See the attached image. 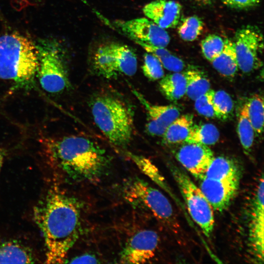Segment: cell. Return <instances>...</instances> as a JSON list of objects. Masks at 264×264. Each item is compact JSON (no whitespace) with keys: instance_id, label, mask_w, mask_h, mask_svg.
Here are the masks:
<instances>
[{"instance_id":"cell-30","label":"cell","mask_w":264,"mask_h":264,"mask_svg":"<svg viewBox=\"0 0 264 264\" xmlns=\"http://www.w3.org/2000/svg\"><path fill=\"white\" fill-rule=\"evenodd\" d=\"M224 39L216 34H209L200 43L202 53L204 57L211 62L223 50Z\"/></svg>"},{"instance_id":"cell-28","label":"cell","mask_w":264,"mask_h":264,"mask_svg":"<svg viewBox=\"0 0 264 264\" xmlns=\"http://www.w3.org/2000/svg\"><path fill=\"white\" fill-rule=\"evenodd\" d=\"M203 28L204 22L201 19L193 15L183 19L178 27V34L183 41L192 42L200 35Z\"/></svg>"},{"instance_id":"cell-12","label":"cell","mask_w":264,"mask_h":264,"mask_svg":"<svg viewBox=\"0 0 264 264\" xmlns=\"http://www.w3.org/2000/svg\"><path fill=\"white\" fill-rule=\"evenodd\" d=\"M264 176L262 175L251 204L248 240L251 251L256 260L264 262Z\"/></svg>"},{"instance_id":"cell-22","label":"cell","mask_w":264,"mask_h":264,"mask_svg":"<svg viewBox=\"0 0 264 264\" xmlns=\"http://www.w3.org/2000/svg\"><path fill=\"white\" fill-rule=\"evenodd\" d=\"M184 74L186 80V94L191 100H195L211 89L209 79L201 71L190 68Z\"/></svg>"},{"instance_id":"cell-16","label":"cell","mask_w":264,"mask_h":264,"mask_svg":"<svg viewBox=\"0 0 264 264\" xmlns=\"http://www.w3.org/2000/svg\"><path fill=\"white\" fill-rule=\"evenodd\" d=\"M144 15L160 27L175 28L179 23L182 14V6L173 0H154L143 8Z\"/></svg>"},{"instance_id":"cell-34","label":"cell","mask_w":264,"mask_h":264,"mask_svg":"<svg viewBox=\"0 0 264 264\" xmlns=\"http://www.w3.org/2000/svg\"><path fill=\"white\" fill-rule=\"evenodd\" d=\"M67 263L70 264H97L99 263V262L94 255L85 254L75 257Z\"/></svg>"},{"instance_id":"cell-13","label":"cell","mask_w":264,"mask_h":264,"mask_svg":"<svg viewBox=\"0 0 264 264\" xmlns=\"http://www.w3.org/2000/svg\"><path fill=\"white\" fill-rule=\"evenodd\" d=\"M240 179L216 180L202 177L198 179V187L214 211L221 212L228 207L235 196Z\"/></svg>"},{"instance_id":"cell-9","label":"cell","mask_w":264,"mask_h":264,"mask_svg":"<svg viewBox=\"0 0 264 264\" xmlns=\"http://www.w3.org/2000/svg\"><path fill=\"white\" fill-rule=\"evenodd\" d=\"M238 68L249 73L262 65L260 55L264 48L263 35L256 26L247 25L235 32L233 40Z\"/></svg>"},{"instance_id":"cell-20","label":"cell","mask_w":264,"mask_h":264,"mask_svg":"<svg viewBox=\"0 0 264 264\" xmlns=\"http://www.w3.org/2000/svg\"><path fill=\"white\" fill-rule=\"evenodd\" d=\"M159 88L169 100H179L186 92V80L184 73L175 72L163 77L159 82Z\"/></svg>"},{"instance_id":"cell-24","label":"cell","mask_w":264,"mask_h":264,"mask_svg":"<svg viewBox=\"0 0 264 264\" xmlns=\"http://www.w3.org/2000/svg\"><path fill=\"white\" fill-rule=\"evenodd\" d=\"M142 47L148 53L154 55L160 62L163 67L169 71L181 72L185 67L184 61L172 54L165 47L144 45Z\"/></svg>"},{"instance_id":"cell-1","label":"cell","mask_w":264,"mask_h":264,"mask_svg":"<svg viewBox=\"0 0 264 264\" xmlns=\"http://www.w3.org/2000/svg\"><path fill=\"white\" fill-rule=\"evenodd\" d=\"M34 217L44 238L45 263H64L80 234L79 202L53 187L35 208Z\"/></svg>"},{"instance_id":"cell-32","label":"cell","mask_w":264,"mask_h":264,"mask_svg":"<svg viewBox=\"0 0 264 264\" xmlns=\"http://www.w3.org/2000/svg\"><path fill=\"white\" fill-rule=\"evenodd\" d=\"M214 91V90L210 89L194 100L195 108L200 115L208 118L216 117L212 103Z\"/></svg>"},{"instance_id":"cell-23","label":"cell","mask_w":264,"mask_h":264,"mask_svg":"<svg viewBox=\"0 0 264 264\" xmlns=\"http://www.w3.org/2000/svg\"><path fill=\"white\" fill-rule=\"evenodd\" d=\"M219 137V131L212 124L193 125L184 142L196 143L208 146L215 144Z\"/></svg>"},{"instance_id":"cell-27","label":"cell","mask_w":264,"mask_h":264,"mask_svg":"<svg viewBox=\"0 0 264 264\" xmlns=\"http://www.w3.org/2000/svg\"><path fill=\"white\" fill-rule=\"evenodd\" d=\"M237 132L242 147L245 151L248 152L253 145L255 132L248 117L245 104L240 111Z\"/></svg>"},{"instance_id":"cell-11","label":"cell","mask_w":264,"mask_h":264,"mask_svg":"<svg viewBox=\"0 0 264 264\" xmlns=\"http://www.w3.org/2000/svg\"><path fill=\"white\" fill-rule=\"evenodd\" d=\"M159 242L157 233L150 229L138 231L131 237L120 254L122 264H144L155 256Z\"/></svg>"},{"instance_id":"cell-15","label":"cell","mask_w":264,"mask_h":264,"mask_svg":"<svg viewBox=\"0 0 264 264\" xmlns=\"http://www.w3.org/2000/svg\"><path fill=\"white\" fill-rule=\"evenodd\" d=\"M175 155L179 162L198 179L203 176L214 157L213 152L208 146L186 142L176 150Z\"/></svg>"},{"instance_id":"cell-10","label":"cell","mask_w":264,"mask_h":264,"mask_svg":"<svg viewBox=\"0 0 264 264\" xmlns=\"http://www.w3.org/2000/svg\"><path fill=\"white\" fill-rule=\"evenodd\" d=\"M115 23L121 32L141 46L150 45L166 47L170 42L165 29L145 18L118 21Z\"/></svg>"},{"instance_id":"cell-6","label":"cell","mask_w":264,"mask_h":264,"mask_svg":"<svg viewBox=\"0 0 264 264\" xmlns=\"http://www.w3.org/2000/svg\"><path fill=\"white\" fill-rule=\"evenodd\" d=\"M92 65L98 74L107 79L121 75L132 76L137 71V56L134 50L126 44L106 42L93 51Z\"/></svg>"},{"instance_id":"cell-18","label":"cell","mask_w":264,"mask_h":264,"mask_svg":"<svg viewBox=\"0 0 264 264\" xmlns=\"http://www.w3.org/2000/svg\"><path fill=\"white\" fill-rule=\"evenodd\" d=\"M241 176L240 167L235 160L228 157L219 156H214L201 177L223 180L241 178Z\"/></svg>"},{"instance_id":"cell-36","label":"cell","mask_w":264,"mask_h":264,"mask_svg":"<svg viewBox=\"0 0 264 264\" xmlns=\"http://www.w3.org/2000/svg\"><path fill=\"white\" fill-rule=\"evenodd\" d=\"M204 4H208L211 3L212 0H194Z\"/></svg>"},{"instance_id":"cell-35","label":"cell","mask_w":264,"mask_h":264,"mask_svg":"<svg viewBox=\"0 0 264 264\" xmlns=\"http://www.w3.org/2000/svg\"><path fill=\"white\" fill-rule=\"evenodd\" d=\"M4 161V154L2 149L0 148V173L1 168L2 167L3 163Z\"/></svg>"},{"instance_id":"cell-17","label":"cell","mask_w":264,"mask_h":264,"mask_svg":"<svg viewBox=\"0 0 264 264\" xmlns=\"http://www.w3.org/2000/svg\"><path fill=\"white\" fill-rule=\"evenodd\" d=\"M36 261L30 248L20 242H0V264H32Z\"/></svg>"},{"instance_id":"cell-31","label":"cell","mask_w":264,"mask_h":264,"mask_svg":"<svg viewBox=\"0 0 264 264\" xmlns=\"http://www.w3.org/2000/svg\"><path fill=\"white\" fill-rule=\"evenodd\" d=\"M142 68L144 75L151 80L161 79L164 77V71L161 63L151 53L148 52L144 54Z\"/></svg>"},{"instance_id":"cell-26","label":"cell","mask_w":264,"mask_h":264,"mask_svg":"<svg viewBox=\"0 0 264 264\" xmlns=\"http://www.w3.org/2000/svg\"><path fill=\"white\" fill-rule=\"evenodd\" d=\"M248 117L257 134H261L264 128V99L261 95L255 94L245 104Z\"/></svg>"},{"instance_id":"cell-19","label":"cell","mask_w":264,"mask_h":264,"mask_svg":"<svg viewBox=\"0 0 264 264\" xmlns=\"http://www.w3.org/2000/svg\"><path fill=\"white\" fill-rule=\"evenodd\" d=\"M224 42L223 50L211 63L220 75L233 77L239 69L235 45L233 41L230 39H225Z\"/></svg>"},{"instance_id":"cell-25","label":"cell","mask_w":264,"mask_h":264,"mask_svg":"<svg viewBox=\"0 0 264 264\" xmlns=\"http://www.w3.org/2000/svg\"><path fill=\"white\" fill-rule=\"evenodd\" d=\"M126 154L143 173L164 190H170L158 169L149 158L128 152Z\"/></svg>"},{"instance_id":"cell-7","label":"cell","mask_w":264,"mask_h":264,"mask_svg":"<svg viewBox=\"0 0 264 264\" xmlns=\"http://www.w3.org/2000/svg\"><path fill=\"white\" fill-rule=\"evenodd\" d=\"M38 52V75L42 88L51 93H58L68 88L69 79L61 46L52 41L36 44Z\"/></svg>"},{"instance_id":"cell-2","label":"cell","mask_w":264,"mask_h":264,"mask_svg":"<svg viewBox=\"0 0 264 264\" xmlns=\"http://www.w3.org/2000/svg\"><path fill=\"white\" fill-rule=\"evenodd\" d=\"M43 143L50 165L73 180H99L109 168L105 150L86 137L69 135L44 139Z\"/></svg>"},{"instance_id":"cell-4","label":"cell","mask_w":264,"mask_h":264,"mask_svg":"<svg viewBox=\"0 0 264 264\" xmlns=\"http://www.w3.org/2000/svg\"><path fill=\"white\" fill-rule=\"evenodd\" d=\"M90 107L95 124L113 144L123 147L131 142L133 115L122 100L109 94H100L93 97Z\"/></svg>"},{"instance_id":"cell-21","label":"cell","mask_w":264,"mask_h":264,"mask_svg":"<svg viewBox=\"0 0 264 264\" xmlns=\"http://www.w3.org/2000/svg\"><path fill=\"white\" fill-rule=\"evenodd\" d=\"M193 125V116L192 115L179 116L168 126L163 134L164 142L170 145L184 142Z\"/></svg>"},{"instance_id":"cell-33","label":"cell","mask_w":264,"mask_h":264,"mask_svg":"<svg viewBox=\"0 0 264 264\" xmlns=\"http://www.w3.org/2000/svg\"><path fill=\"white\" fill-rule=\"evenodd\" d=\"M227 6L238 10H244L257 6L261 0H221Z\"/></svg>"},{"instance_id":"cell-8","label":"cell","mask_w":264,"mask_h":264,"mask_svg":"<svg viewBox=\"0 0 264 264\" xmlns=\"http://www.w3.org/2000/svg\"><path fill=\"white\" fill-rule=\"evenodd\" d=\"M171 171L191 217L204 235L210 237L215 225L214 210L212 206L199 188L185 172L175 166L171 167Z\"/></svg>"},{"instance_id":"cell-14","label":"cell","mask_w":264,"mask_h":264,"mask_svg":"<svg viewBox=\"0 0 264 264\" xmlns=\"http://www.w3.org/2000/svg\"><path fill=\"white\" fill-rule=\"evenodd\" d=\"M132 92L147 112L146 130L151 135L162 136L168 126L180 116L178 108L174 105H153L136 90Z\"/></svg>"},{"instance_id":"cell-29","label":"cell","mask_w":264,"mask_h":264,"mask_svg":"<svg viewBox=\"0 0 264 264\" xmlns=\"http://www.w3.org/2000/svg\"><path fill=\"white\" fill-rule=\"evenodd\" d=\"M212 103L216 117L221 120L227 119L234 109V103L231 96L222 90L215 91Z\"/></svg>"},{"instance_id":"cell-3","label":"cell","mask_w":264,"mask_h":264,"mask_svg":"<svg viewBox=\"0 0 264 264\" xmlns=\"http://www.w3.org/2000/svg\"><path fill=\"white\" fill-rule=\"evenodd\" d=\"M36 44L19 33L0 37V79L18 88L31 86L38 68Z\"/></svg>"},{"instance_id":"cell-5","label":"cell","mask_w":264,"mask_h":264,"mask_svg":"<svg viewBox=\"0 0 264 264\" xmlns=\"http://www.w3.org/2000/svg\"><path fill=\"white\" fill-rule=\"evenodd\" d=\"M122 194L125 201L134 209L152 215L174 231L178 229L168 199L145 180L137 176L129 178L123 184Z\"/></svg>"}]
</instances>
